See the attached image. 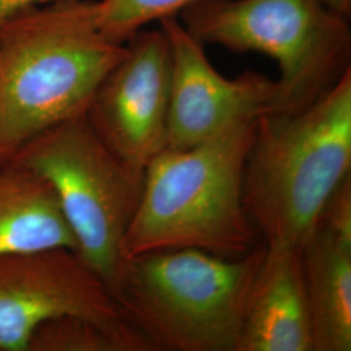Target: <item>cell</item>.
I'll use <instances>...</instances> for the list:
<instances>
[{
	"mask_svg": "<svg viewBox=\"0 0 351 351\" xmlns=\"http://www.w3.org/2000/svg\"><path fill=\"white\" fill-rule=\"evenodd\" d=\"M125 45L104 37L95 0H63L0 26V163L29 139L86 114Z\"/></svg>",
	"mask_w": 351,
	"mask_h": 351,
	"instance_id": "6da1fadb",
	"label": "cell"
},
{
	"mask_svg": "<svg viewBox=\"0 0 351 351\" xmlns=\"http://www.w3.org/2000/svg\"><path fill=\"white\" fill-rule=\"evenodd\" d=\"M256 119L237 121L189 149L167 147L151 160L123 239V258L197 249L234 259L259 246L242 201Z\"/></svg>",
	"mask_w": 351,
	"mask_h": 351,
	"instance_id": "7a4b0ae2",
	"label": "cell"
},
{
	"mask_svg": "<svg viewBox=\"0 0 351 351\" xmlns=\"http://www.w3.org/2000/svg\"><path fill=\"white\" fill-rule=\"evenodd\" d=\"M351 69L298 112L255 123L242 201L265 245L300 246L330 193L350 175Z\"/></svg>",
	"mask_w": 351,
	"mask_h": 351,
	"instance_id": "3957f363",
	"label": "cell"
},
{
	"mask_svg": "<svg viewBox=\"0 0 351 351\" xmlns=\"http://www.w3.org/2000/svg\"><path fill=\"white\" fill-rule=\"evenodd\" d=\"M265 245L229 259L197 249L124 258L111 293L154 351H236Z\"/></svg>",
	"mask_w": 351,
	"mask_h": 351,
	"instance_id": "277c9868",
	"label": "cell"
},
{
	"mask_svg": "<svg viewBox=\"0 0 351 351\" xmlns=\"http://www.w3.org/2000/svg\"><path fill=\"white\" fill-rule=\"evenodd\" d=\"M180 16L203 45L276 60V112L308 107L350 68L349 19L322 0H201Z\"/></svg>",
	"mask_w": 351,
	"mask_h": 351,
	"instance_id": "5b68a950",
	"label": "cell"
},
{
	"mask_svg": "<svg viewBox=\"0 0 351 351\" xmlns=\"http://www.w3.org/2000/svg\"><path fill=\"white\" fill-rule=\"evenodd\" d=\"M8 160L50 182L75 234L77 252L111 290L143 175L130 171L103 143L86 114L39 133Z\"/></svg>",
	"mask_w": 351,
	"mask_h": 351,
	"instance_id": "8992f818",
	"label": "cell"
},
{
	"mask_svg": "<svg viewBox=\"0 0 351 351\" xmlns=\"http://www.w3.org/2000/svg\"><path fill=\"white\" fill-rule=\"evenodd\" d=\"M172 81L163 29L141 30L101 81L86 119L103 143L137 175L167 147Z\"/></svg>",
	"mask_w": 351,
	"mask_h": 351,
	"instance_id": "52a82bcc",
	"label": "cell"
},
{
	"mask_svg": "<svg viewBox=\"0 0 351 351\" xmlns=\"http://www.w3.org/2000/svg\"><path fill=\"white\" fill-rule=\"evenodd\" d=\"M60 316L125 319L110 288L78 252L45 249L0 255V351H26L34 329Z\"/></svg>",
	"mask_w": 351,
	"mask_h": 351,
	"instance_id": "ba28073f",
	"label": "cell"
},
{
	"mask_svg": "<svg viewBox=\"0 0 351 351\" xmlns=\"http://www.w3.org/2000/svg\"><path fill=\"white\" fill-rule=\"evenodd\" d=\"M160 27L172 56L168 149L193 147L237 121L278 110L276 80L256 72L226 78L208 62L204 45L177 16L162 20Z\"/></svg>",
	"mask_w": 351,
	"mask_h": 351,
	"instance_id": "9c48e42d",
	"label": "cell"
},
{
	"mask_svg": "<svg viewBox=\"0 0 351 351\" xmlns=\"http://www.w3.org/2000/svg\"><path fill=\"white\" fill-rule=\"evenodd\" d=\"M236 351H314L300 246L265 245Z\"/></svg>",
	"mask_w": 351,
	"mask_h": 351,
	"instance_id": "30bf717a",
	"label": "cell"
},
{
	"mask_svg": "<svg viewBox=\"0 0 351 351\" xmlns=\"http://www.w3.org/2000/svg\"><path fill=\"white\" fill-rule=\"evenodd\" d=\"M69 249L75 234L50 182L11 160L0 163V255Z\"/></svg>",
	"mask_w": 351,
	"mask_h": 351,
	"instance_id": "8fae6325",
	"label": "cell"
},
{
	"mask_svg": "<svg viewBox=\"0 0 351 351\" xmlns=\"http://www.w3.org/2000/svg\"><path fill=\"white\" fill-rule=\"evenodd\" d=\"M301 254L314 351H350V243L315 226Z\"/></svg>",
	"mask_w": 351,
	"mask_h": 351,
	"instance_id": "7c38bea8",
	"label": "cell"
},
{
	"mask_svg": "<svg viewBox=\"0 0 351 351\" xmlns=\"http://www.w3.org/2000/svg\"><path fill=\"white\" fill-rule=\"evenodd\" d=\"M26 351L154 350L125 319L101 322L82 316H60L34 329Z\"/></svg>",
	"mask_w": 351,
	"mask_h": 351,
	"instance_id": "4fadbf2b",
	"label": "cell"
},
{
	"mask_svg": "<svg viewBox=\"0 0 351 351\" xmlns=\"http://www.w3.org/2000/svg\"><path fill=\"white\" fill-rule=\"evenodd\" d=\"M201 0H98L97 21L101 34L125 45L152 21L178 16Z\"/></svg>",
	"mask_w": 351,
	"mask_h": 351,
	"instance_id": "5bb4252c",
	"label": "cell"
},
{
	"mask_svg": "<svg viewBox=\"0 0 351 351\" xmlns=\"http://www.w3.org/2000/svg\"><path fill=\"white\" fill-rule=\"evenodd\" d=\"M351 245V176L348 175L328 197L316 226Z\"/></svg>",
	"mask_w": 351,
	"mask_h": 351,
	"instance_id": "9a60e30c",
	"label": "cell"
},
{
	"mask_svg": "<svg viewBox=\"0 0 351 351\" xmlns=\"http://www.w3.org/2000/svg\"><path fill=\"white\" fill-rule=\"evenodd\" d=\"M58 1L63 0H0V26L5 24L19 13Z\"/></svg>",
	"mask_w": 351,
	"mask_h": 351,
	"instance_id": "2e32d148",
	"label": "cell"
},
{
	"mask_svg": "<svg viewBox=\"0 0 351 351\" xmlns=\"http://www.w3.org/2000/svg\"><path fill=\"white\" fill-rule=\"evenodd\" d=\"M329 10L339 16L349 19L351 14V0H322Z\"/></svg>",
	"mask_w": 351,
	"mask_h": 351,
	"instance_id": "e0dca14e",
	"label": "cell"
}]
</instances>
